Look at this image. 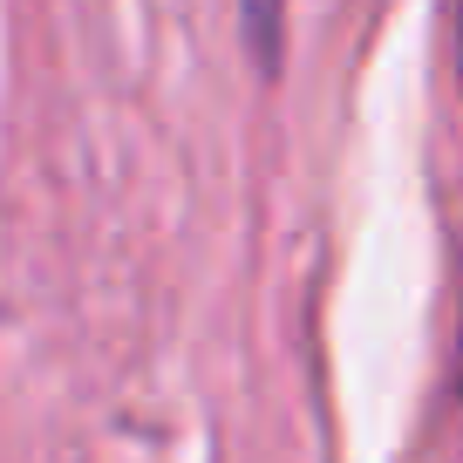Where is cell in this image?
Wrapping results in <instances>:
<instances>
[{"mask_svg":"<svg viewBox=\"0 0 463 463\" xmlns=\"http://www.w3.org/2000/svg\"><path fill=\"white\" fill-rule=\"evenodd\" d=\"M457 55H463V0H457Z\"/></svg>","mask_w":463,"mask_h":463,"instance_id":"cell-2","label":"cell"},{"mask_svg":"<svg viewBox=\"0 0 463 463\" xmlns=\"http://www.w3.org/2000/svg\"><path fill=\"white\" fill-rule=\"evenodd\" d=\"M239 21H246L252 69L279 75V55H287V0H239Z\"/></svg>","mask_w":463,"mask_h":463,"instance_id":"cell-1","label":"cell"}]
</instances>
